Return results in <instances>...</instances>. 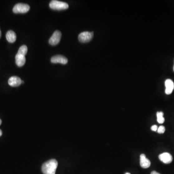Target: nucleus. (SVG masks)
I'll return each instance as SVG.
<instances>
[{"mask_svg": "<svg viewBox=\"0 0 174 174\" xmlns=\"http://www.w3.org/2000/svg\"><path fill=\"white\" fill-rule=\"evenodd\" d=\"M58 164V162L55 159H51L45 162L42 167L43 174H55Z\"/></svg>", "mask_w": 174, "mask_h": 174, "instance_id": "1", "label": "nucleus"}, {"mask_svg": "<svg viewBox=\"0 0 174 174\" xmlns=\"http://www.w3.org/2000/svg\"><path fill=\"white\" fill-rule=\"evenodd\" d=\"M50 7L55 10H62L68 8L69 5L66 2L53 0L50 2Z\"/></svg>", "mask_w": 174, "mask_h": 174, "instance_id": "2", "label": "nucleus"}, {"mask_svg": "<svg viewBox=\"0 0 174 174\" xmlns=\"http://www.w3.org/2000/svg\"><path fill=\"white\" fill-rule=\"evenodd\" d=\"M30 9V7L28 4H25V3H18L14 6L13 9V12L16 14H17V13L24 14V13L28 12Z\"/></svg>", "mask_w": 174, "mask_h": 174, "instance_id": "3", "label": "nucleus"}, {"mask_svg": "<svg viewBox=\"0 0 174 174\" xmlns=\"http://www.w3.org/2000/svg\"><path fill=\"white\" fill-rule=\"evenodd\" d=\"M94 33L89 31H84L81 32L79 35L78 39L80 42L81 43H87L89 42L93 39Z\"/></svg>", "mask_w": 174, "mask_h": 174, "instance_id": "4", "label": "nucleus"}, {"mask_svg": "<svg viewBox=\"0 0 174 174\" xmlns=\"http://www.w3.org/2000/svg\"><path fill=\"white\" fill-rule=\"evenodd\" d=\"M61 37V32L59 31H56L53 33L52 36L49 40L50 44L52 46L57 45L60 42Z\"/></svg>", "mask_w": 174, "mask_h": 174, "instance_id": "5", "label": "nucleus"}, {"mask_svg": "<svg viewBox=\"0 0 174 174\" xmlns=\"http://www.w3.org/2000/svg\"><path fill=\"white\" fill-rule=\"evenodd\" d=\"M51 62L53 64L59 63L62 65H66L68 62V60L65 56L62 55H56L52 57Z\"/></svg>", "mask_w": 174, "mask_h": 174, "instance_id": "6", "label": "nucleus"}, {"mask_svg": "<svg viewBox=\"0 0 174 174\" xmlns=\"http://www.w3.org/2000/svg\"><path fill=\"white\" fill-rule=\"evenodd\" d=\"M159 158L163 163L169 164L171 163L173 160V157L170 153L164 152L161 154L159 156Z\"/></svg>", "mask_w": 174, "mask_h": 174, "instance_id": "7", "label": "nucleus"}, {"mask_svg": "<svg viewBox=\"0 0 174 174\" xmlns=\"http://www.w3.org/2000/svg\"><path fill=\"white\" fill-rule=\"evenodd\" d=\"M22 83V80L18 76H11L8 80V84L11 87H18Z\"/></svg>", "mask_w": 174, "mask_h": 174, "instance_id": "8", "label": "nucleus"}, {"mask_svg": "<svg viewBox=\"0 0 174 174\" xmlns=\"http://www.w3.org/2000/svg\"><path fill=\"white\" fill-rule=\"evenodd\" d=\"M166 86V94L169 95L172 94L174 89V83L173 81L170 79H167L165 82Z\"/></svg>", "mask_w": 174, "mask_h": 174, "instance_id": "9", "label": "nucleus"}, {"mask_svg": "<svg viewBox=\"0 0 174 174\" xmlns=\"http://www.w3.org/2000/svg\"><path fill=\"white\" fill-rule=\"evenodd\" d=\"M140 164L143 168H147L151 166V163L150 161L146 158V155L144 154H142L140 155Z\"/></svg>", "mask_w": 174, "mask_h": 174, "instance_id": "10", "label": "nucleus"}, {"mask_svg": "<svg viewBox=\"0 0 174 174\" xmlns=\"http://www.w3.org/2000/svg\"><path fill=\"white\" fill-rule=\"evenodd\" d=\"M16 64L17 66L22 67L25 65L26 62V58L25 56L17 53L16 55Z\"/></svg>", "mask_w": 174, "mask_h": 174, "instance_id": "11", "label": "nucleus"}, {"mask_svg": "<svg viewBox=\"0 0 174 174\" xmlns=\"http://www.w3.org/2000/svg\"><path fill=\"white\" fill-rule=\"evenodd\" d=\"M16 37V33L13 31H8L6 34V38L9 43H13L15 42Z\"/></svg>", "mask_w": 174, "mask_h": 174, "instance_id": "12", "label": "nucleus"}, {"mask_svg": "<svg viewBox=\"0 0 174 174\" xmlns=\"http://www.w3.org/2000/svg\"><path fill=\"white\" fill-rule=\"evenodd\" d=\"M27 51H28L27 46L25 45H23L21 46L20 48H19L17 53L25 56V55L27 54Z\"/></svg>", "mask_w": 174, "mask_h": 174, "instance_id": "13", "label": "nucleus"}, {"mask_svg": "<svg viewBox=\"0 0 174 174\" xmlns=\"http://www.w3.org/2000/svg\"><path fill=\"white\" fill-rule=\"evenodd\" d=\"M163 113L162 111L157 113V122L159 123L162 124L164 122V118H163Z\"/></svg>", "mask_w": 174, "mask_h": 174, "instance_id": "14", "label": "nucleus"}, {"mask_svg": "<svg viewBox=\"0 0 174 174\" xmlns=\"http://www.w3.org/2000/svg\"><path fill=\"white\" fill-rule=\"evenodd\" d=\"M166 131V128L163 126H160L159 128H158L157 130V132L159 133H163L165 132Z\"/></svg>", "mask_w": 174, "mask_h": 174, "instance_id": "15", "label": "nucleus"}, {"mask_svg": "<svg viewBox=\"0 0 174 174\" xmlns=\"http://www.w3.org/2000/svg\"><path fill=\"white\" fill-rule=\"evenodd\" d=\"M158 128V126L156 125H154L152 126V127H151L152 131L155 132L157 131Z\"/></svg>", "mask_w": 174, "mask_h": 174, "instance_id": "16", "label": "nucleus"}, {"mask_svg": "<svg viewBox=\"0 0 174 174\" xmlns=\"http://www.w3.org/2000/svg\"><path fill=\"white\" fill-rule=\"evenodd\" d=\"M151 174H160V173H158V172H156V171H152V172L151 173Z\"/></svg>", "mask_w": 174, "mask_h": 174, "instance_id": "17", "label": "nucleus"}, {"mask_svg": "<svg viewBox=\"0 0 174 174\" xmlns=\"http://www.w3.org/2000/svg\"><path fill=\"white\" fill-rule=\"evenodd\" d=\"M2 135V132L1 130L0 129V137Z\"/></svg>", "mask_w": 174, "mask_h": 174, "instance_id": "18", "label": "nucleus"}, {"mask_svg": "<svg viewBox=\"0 0 174 174\" xmlns=\"http://www.w3.org/2000/svg\"><path fill=\"white\" fill-rule=\"evenodd\" d=\"M1 36H2L1 31V30H0V38H1Z\"/></svg>", "mask_w": 174, "mask_h": 174, "instance_id": "19", "label": "nucleus"}, {"mask_svg": "<svg viewBox=\"0 0 174 174\" xmlns=\"http://www.w3.org/2000/svg\"><path fill=\"white\" fill-rule=\"evenodd\" d=\"M2 124V120L1 119H0V125H1V124Z\"/></svg>", "mask_w": 174, "mask_h": 174, "instance_id": "20", "label": "nucleus"}, {"mask_svg": "<svg viewBox=\"0 0 174 174\" xmlns=\"http://www.w3.org/2000/svg\"><path fill=\"white\" fill-rule=\"evenodd\" d=\"M125 174H130V173H125Z\"/></svg>", "mask_w": 174, "mask_h": 174, "instance_id": "21", "label": "nucleus"}, {"mask_svg": "<svg viewBox=\"0 0 174 174\" xmlns=\"http://www.w3.org/2000/svg\"><path fill=\"white\" fill-rule=\"evenodd\" d=\"M173 70H174V67H173Z\"/></svg>", "mask_w": 174, "mask_h": 174, "instance_id": "22", "label": "nucleus"}]
</instances>
